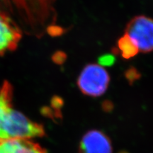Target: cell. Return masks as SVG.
<instances>
[{"instance_id": "cell-1", "label": "cell", "mask_w": 153, "mask_h": 153, "mask_svg": "<svg viewBox=\"0 0 153 153\" xmlns=\"http://www.w3.org/2000/svg\"><path fill=\"white\" fill-rule=\"evenodd\" d=\"M43 125L32 121L22 113L11 108L1 126V139H30L45 135Z\"/></svg>"}, {"instance_id": "cell-2", "label": "cell", "mask_w": 153, "mask_h": 153, "mask_svg": "<svg viewBox=\"0 0 153 153\" xmlns=\"http://www.w3.org/2000/svg\"><path fill=\"white\" fill-rule=\"evenodd\" d=\"M109 82V74L104 67L92 63L87 65L80 72L77 85L85 95L98 97L106 92Z\"/></svg>"}, {"instance_id": "cell-3", "label": "cell", "mask_w": 153, "mask_h": 153, "mask_svg": "<svg viewBox=\"0 0 153 153\" xmlns=\"http://www.w3.org/2000/svg\"><path fill=\"white\" fill-rule=\"evenodd\" d=\"M125 34L136 45L139 52L153 51V19L145 16H137L126 25Z\"/></svg>"}, {"instance_id": "cell-4", "label": "cell", "mask_w": 153, "mask_h": 153, "mask_svg": "<svg viewBox=\"0 0 153 153\" xmlns=\"http://www.w3.org/2000/svg\"><path fill=\"white\" fill-rule=\"evenodd\" d=\"M22 38V30L9 17L0 14V56L14 51Z\"/></svg>"}, {"instance_id": "cell-5", "label": "cell", "mask_w": 153, "mask_h": 153, "mask_svg": "<svg viewBox=\"0 0 153 153\" xmlns=\"http://www.w3.org/2000/svg\"><path fill=\"white\" fill-rule=\"evenodd\" d=\"M79 153H112L109 137L98 130H91L82 137L79 147Z\"/></svg>"}, {"instance_id": "cell-6", "label": "cell", "mask_w": 153, "mask_h": 153, "mask_svg": "<svg viewBox=\"0 0 153 153\" xmlns=\"http://www.w3.org/2000/svg\"><path fill=\"white\" fill-rule=\"evenodd\" d=\"M0 153H47L38 143L26 139H0Z\"/></svg>"}, {"instance_id": "cell-7", "label": "cell", "mask_w": 153, "mask_h": 153, "mask_svg": "<svg viewBox=\"0 0 153 153\" xmlns=\"http://www.w3.org/2000/svg\"><path fill=\"white\" fill-rule=\"evenodd\" d=\"M13 87L8 81L0 85V139H1V126L7 113L12 108Z\"/></svg>"}, {"instance_id": "cell-8", "label": "cell", "mask_w": 153, "mask_h": 153, "mask_svg": "<svg viewBox=\"0 0 153 153\" xmlns=\"http://www.w3.org/2000/svg\"><path fill=\"white\" fill-rule=\"evenodd\" d=\"M117 45L118 51L122 57L126 60L135 57L139 53V50L136 45L126 34H124L118 39Z\"/></svg>"}, {"instance_id": "cell-9", "label": "cell", "mask_w": 153, "mask_h": 153, "mask_svg": "<svg viewBox=\"0 0 153 153\" xmlns=\"http://www.w3.org/2000/svg\"><path fill=\"white\" fill-rule=\"evenodd\" d=\"M115 60H116V58H115L114 55L106 54L99 57V65H100L102 67L111 66L114 64Z\"/></svg>"}, {"instance_id": "cell-10", "label": "cell", "mask_w": 153, "mask_h": 153, "mask_svg": "<svg viewBox=\"0 0 153 153\" xmlns=\"http://www.w3.org/2000/svg\"><path fill=\"white\" fill-rule=\"evenodd\" d=\"M106 102V104L107 105H103V108H104V110L106 111H110L113 108V105L111 102H109V101H105Z\"/></svg>"}, {"instance_id": "cell-11", "label": "cell", "mask_w": 153, "mask_h": 153, "mask_svg": "<svg viewBox=\"0 0 153 153\" xmlns=\"http://www.w3.org/2000/svg\"><path fill=\"white\" fill-rule=\"evenodd\" d=\"M118 153H129V152H126V151L123 150V151H120V152H119Z\"/></svg>"}]
</instances>
